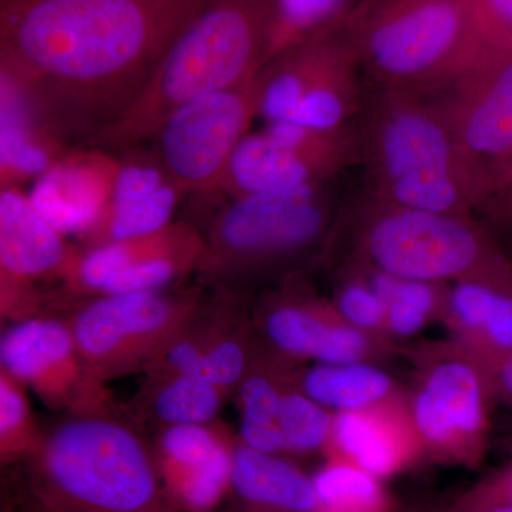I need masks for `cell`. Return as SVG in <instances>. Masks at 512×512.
<instances>
[{
	"mask_svg": "<svg viewBox=\"0 0 512 512\" xmlns=\"http://www.w3.org/2000/svg\"><path fill=\"white\" fill-rule=\"evenodd\" d=\"M335 414L311 399L298 383L286 387L281 406L284 454H311L326 450L332 440Z\"/></svg>",
	"mask_w": 512,
	"mask_h": 512,
	"instance_id": "4dcf8cb0",
	"label": "cell"
},
{
	"mask_svg": "<svg viewBox=\"0 0 512 512\" xmlns=\"http://www.w3.org/2000/svg\"><path fill=\"white\" fill-rule=\"evenodd\" d=\"M227 394L195 373L147 375L144 400L154 420L163 427L214 423Z\"/></svg>",
	"mask_w": 512,
	"mask_h": 512,
	"instance_id": "484cf974",
	"label": "cell"
},
{
	"mask_svg": "<svg viewBox=\"0 0 512 512\" xmlns=\"http://www.w3.org/2000/svg\"><path fill=\"white\" fill-rule=\"evenodd\" d=\"M423 365L409 407L420 448L446 463L476 467L487 450L497 400L493 373L461 343Z\"/></svg>",
	"mask_w": 512,
	"mask_h": 512,
	"instance_id": "30bf717a",
	"label": "cell"
},
{
	"mask_svg": "<svg viewBox=\"0 0 512 512\" xmlns=\"http://www.w3.org/2000/svg\"><path fill=\"white\" fill-rule=\"evenodd\" d=\"M386 407L335 414L328 448L332 457L349 461L382 481L409 466L420 448L416 437L400 431Z\"/></svg>",
	"mask_w": 512,
	"mask_h": 512,
	"instance_id": "603a6c76",
	"label": "cell"
},
{
	"mask_svg": "<svg viewBox=\"0 0 512 512\" xmlns=\"http://www.w3.org/2000/svg\"><path fill=\"white\" fill-rule=\"evenodd\" d=\"M204 249L200 229L173 222L147 237L84 249L77 279L103 295L163 291L198 271Z\"/></svg>",
	"mask_w": 512,
	"mask_h": 512,
	"instance_id": "e0dca14e",
	"label": "cell"
},
{
	"mask_svg": "<svg viewBox=\"0 0 512 512\" xmlns=\"http://www.w3.org/2000/svg\"><path fill=\"white\" fill-rule=\"evenodd\" d=\"M231 493L239 512H316L313 478L279 454L235 443Z\"/></svg>",
	"mask_w": 512,
	"mask_h": 512,
	"instance_id": "7402d4cb",
	"label": "cell"
},
{
	"mask_svg": "<svg viewBox=\"0 0 512 512\" xmlns=\"http://www.w3.org/2000/svg\"><path fill=\"white\" fill-rule=\"evenodd\" d=\"M298 383L333 414L379 409L396 396L392 375L373 362L315 365L298 377Z\"/></svg>",
	"mask_w": 512,
	"mask_h": 512,
	"instance_id": "d4e9b609",
	"label": "cell"
},
{
	"mask_svg": "<svg viewBox=\"0 0 512 512\" xmlns=\"http://www.w3.org/2000/svg\"><path fill=\"white\" fill-rule=\"evenodd\" d=\"M119 167V154L74 147L32 184L30 201L57 231L83 237L109 207Z\"/></svg>",
	"mask_w": 512,
	"mask_h": 512,
	"instance_id": "d6986e66",
	"label": "cell"
},
{
	"mask_svg": "<svg viewBox=\"0 0 512 512\" xmlns=\"http://www.w3.org/2000/svg\"><path fill=\"white\" fill-rule=\"evenodd\" d=\"M443 316L493 373L512 355V286L488 279L448 284Z\"/></svg>",
	"mask_w": 512,
	"mask_h": 512,
	"instance_id": "ffe728a7",
	"label": "cell"
},
{
	"mask_svg": "<svg viewBox=\"0 0 512 512\" xmlns=\"http://www.w3.org/2000/svg\"><path fill=\"white\" fill-rule=\"evenodd\" d=\"M43 431L37 426L28 389L0 370V461L2 466L23 463L36 453Z\"/></svg>",
	"mask_w": 512,
	"mask_h": 512,
	"instance_id": "f546056e",
	"label": "cell"
},
{
	"mask_svg": "<svg viewBox=\"0 0 512 512\" xmlns=\"http://www.w3.org/2000/svg\"><path fill=\"white\" fill-rule=\"evenodd\" d=\"M488 30L500 42H512V0H477Z\"/></svg>",
	"mask_w": 512,
	"mask_h": 512,
	"instance_id": "e575fe53",
	"label": "cell"
},
{
	"mask_svg": "<svg viewBox=\"0 0 512 512\" xmlns=\"http://www.w3.org/2000/svg\"><path fill=\"white\" fill-rule=\"evenodd\" d=\"M274 353V352H272ZM282 356L258 359L249 369L238 389L241 409L239 440L255 450L284 456L281 433V406L286 387L291 384L292 373L281 362Z\"/></svg>",
	"mask_w": 512,
	"mask_h": 512,
	"instance_id": "cb8c5ba5",
	"label": "cell"
},
{
	"mask_svg": "<svg viewBox=\"0 0 512 512\" xmlns=\"http://www.w3.org/2000/svg\"><path fill=\"white\" fill-rule=\"evenodd\" d=\"M0 370L19 380L49 409L82 414L116 409L106 383L93 376L77 348L69 319L42 315L3 332Z\"/></svg>",
	"mask_w": 512,
	"mask_h": 512,
	"instance_id": "5bb4252c",
	"label": "cell"
},
{
	"mask_svg": "<svg viewBox=\"0 0 512 512\" xmlns=\"http://www.w3.org/2000/svg\"><path fill=\"white\" fill-rule=\"evenodd\" d=\"M450 512H512V503L487 497L473 487L461 495Z\"/></svg>",
	"mask_w": 512,
	"mask_h": 512,
	"instance_id": "8d00e7d4",
	"label": "cell"
},
{
	"mask_svg": "<svg viewBox=\"0 0 512 512\" xmlns=\"http://www.w3.org/2000/svg\"><path fill=\"white\" fill-rule=\"evenodd\" d=\"M22 464L32 512H181L153 447L116 409L66 414Z\"/></svg>",
	"mask_w": 512,
	"mask_h": 512,
	"instance_id": "7a4b0ae2",
	"label": "cell"
},
{
	"mask_svg": "<svg viewBox=\"0 0 512 512\" xmlns=\"http://www.w3.org/2000/svg\"><path fill=\"white\" fill-rule=\"evenodd\" d=\"M333 183L302 185L229 200L204 234L197 274L215 291L238 293L249 282L325 255L342 202Z\"/></svg>",
	"mask_w": 512,
	"mask_h": 512,
	"instance_id": "52a82bcc",
	"label": "cell"
},
{
	"mask_svg": "<svg viewBox=\"0 0 512 512\" xmlns=\"http://www.w3.org/2000/svg\"><path fill=\"white\" fill-rule=\"evenodd\" d=\"M349 30L367 87L431 96L497 43L477 0H360Z\"/></svg>",
	"mask_w": 512,
	"mask_h": 512,
	"instance_id": "8992f818",
	"label": "cell"
},
{
	"mask_svg": "<svg viewBox=\"0 0 512 512\" xmlns=\"http://www.w3.org/2000/svg\"><path fill=\"white\" fill-rule=\"evenodd\" d=\"M204 301L198 286L114 293L74 306L67 319L90 372L107 383L146 372Z\"/></svg>",
	"mask_w": 512,
	"mask_h": 512,
	"instance_id": "9c48e42d",
	"label": "cell"
},
{
	"mask_svg": "<svg viewBox=\"0 0 512 512\" xmlns=\"http://www.w3.org/2000/svg\"><path fill=\"white\" fill-rule=\"evenodd\" d=\"M478 211L483 212L494 224L512 231V165L503 181L488 195Z\"/></svg>",
	"mask_w": 512,
	"mask_h": 512,
	"instance_id": "836d02e7",
	"label": "cell"
},
{
	"mask_svg": "<svg viewBox=\"0 0 512 512\" xmlns=\"http://www.w3.org/2000/svg\"><path fill=\"white\" fill-rule=\"evenodd\" d=\"M235 441L220 424L163 427L153 447L165 493L181 512H214L231 493Z\"/></svg>",
	"mask_w": 512,
	"mask_h": 512,
	"instance_id": "ac0fdd59",
	"label": "cell"
},
{
	"mask_svg": "<svg viewBox=\"0 0 512 512\" xmlns=\"http://www.w3.org/2000/svg\"><path fill=\"white\" fill-rule=\"evenodd\" d=\"M478 493L512 503V460L476 485Z\"/></svg>",
	"mask_w": 512,
	"mask_h": 512,
	"instance_id": "d590c367",
	"label": "cell"
},
{
	"mask_svg": "<svg viewBox=\"0 0 512 512\" xmlns=\"http://www.w3.org/2000/svg\"><path fill=\"white\" fill-rule=\"evenodd\" d=\"M255 117L256 76L178 107L151 140L154 153L185 195L217 194Z\"/></svg>",
	"mask_w": 512,
	"mask_h": 512,
	"instance_id": "7c38bea8",
	"label": "cell"
},
{
	"mask_svg": "<svg viewBox=\"0 0 512 512\" xmlns=\"http://www.w3.org/2000/svg\"><path fill=\"white\" fill-rule=\"evenodd\" d=\"M349 0H278L269 57L316 30L345 18Z\"/></svg>",
	"mask_w": 512,
	"mask_h": 512,
	"instance_id": "1f68e13d",
	"label": "cell"
},
{
	"mask_svg": "<svg viewBox=\"0 0 512 512\" xmlns=\"http://www.w3.org/2000/svg\"><path fill=\"white\" fill-rule=\"evenodd\" d=\"M366 276L377 295L386 303V333L394 338L407 339L416 336L437 313H443L448 284L410 281L355 268Z\"/></svg>",
	"mask_w": 512,
	"mask_h": 512,
	"instance_id": "4316f807",
	"label": "cell"
},
{
	"mask_svg": "<svg viewBox=\"0 0 512 512\" xmlns=\"http://www.w3.org/2000/svg\"><path fill=\"white\" fill-rule=\"evenodd\" d=\"M356 128L373 197L441 214L478 211L480 197L433 96L369 89Z\"/></svg>",
	"mask_w": 512,
	"mask_h": 512,
	"instance_id": "5b68a950",
	"label": "cell"
},
{
	"mask_svg": "<svg viewBox=\"0 0 512 512\" xmlns=\"http://www.w3.org/2000/svg\"><path fill=\"white\" fill-rule=\"evenodd\" d=\"M210 0H0V76L70 147L119 120Z\"/></svg>",
	"mask_w": 512,
	"mask_h": 512,
	"instance_id": "6da1fadb",
	"label": "cell"
},
{
	"mask_svg": "<svg viewBox=\"0 0 512 512\" xmlns=\"http://www.w3.org/2000/svg\"><path fill=\"white\" fill-rule=\"evenodd\" d=\"M431 96L446 114L481 207L512 165V42L488 46Z\"/></svg>",
	"mask_w": 512,
	"mask_h": 512,
	"instance_id": "8fae6325",
	"label": "cell"
},
{
	"mask_svg": "<svg viewBox=\"0 0 512 512\" xmlns=\"http://www.w3.org/2000/svg\"><path fill=\"white\" fill-rule=\"evenodd\" d=\"M367 92L349 15L279 50L256 74V107L266 123L349 126L362 113Z\"/></svg>",
	"mask_w": 512,
	"mask_h": 512,
	"instance_id": "ba28073f",
	"label": "cell"
},
{
	"mask_svg": "<svg viewBox=\"0 0 512 512\" xmlns=\"http://www.w3.org/2000/svg\"><path fill=\"white\" fill-rule=\"evenodd\" d=\"M185 197V192L174 181H170L141 200L107 208L100 221L79 241L83 248H92L110 242L147 237L173 224L175 211Z\"/></svg>",
	"mask_w": 512,
	"mask_h": 512,
	"instance_id": "83f0119b",
	"label": "cell"
},
{
	"mask_svg": "<svg viewBox=\"0 0 512 512\" xmlns=\"http://www.w3.org/2000/svg\"><path fill=\"white\" fill-rule=\"evenodd\" d=\"M80 249L33 207L22 188L0 190V311L20 322L46 312L40 284L60 285L72 272Z\"/></svg>",
	"mask_w": 512,
	"mask_h": 512,
	"instance_id": "9a60e30c",
	"label": "cell"
},
{
	"mask_svg": "<svg viewBox=\"0 0 512 512\" xmlns=\"http://www.w3.org/2000/svg\"><path fill=\"white\" fill-rule=\"evenodd\" d=\"M276 9L278 0H210L133 103L89 147L134 150L153 140L178 107L256 76L271 50Z\"/></svg>",
	"mask_w": 512,
	"mask_h": 512,
	"instance_id": "3957f363",
	"label": "cell"
},
{
	"mask_svg": "<svg viewBox=\"0 0 512 512\" xmlns=\"http://www.w3.org/2000/svg\"><path fill=\"white\" fill-rule=\"evenodd\" d=\"M340 272L342 282L333 302L336 312L353 328L383 338L387 335L386 303L362 272L353 268H342Z\"/></svg>",
	"mask_w": 512,
	"mask_h": 512,
	"instance_id": "d6a6232c",
	"label": "cell"
},
{
	"mask_svg": "<svg viewBox=\"0 0 512 512\" xmlns=\"http://www.w3.org/2000/svg\"><path fill=\"white\" fill-rule=\"evenodd\" d=\"M359 164L356 123L315 128L301 124L266 123L259 133L247 134L229 161L220 192L229 200L332 183L346 168Z\"/></svg>",
	"mask_w": 512,
	"mask_h": 512,
	"instance_id": "4fadbf2b",
	"label": "cell"
},
{
	"mask_svg": "<svg viewBox=\"0 0 512 512\" xmlns=\"http://www.w3.org/2000/svg\"><path fill=\"white\" fill-rule=\"evenodd\" d=\"M338 252L342 266L410 281L512 286V262L473 215L400 207L365 190L340 207L325 255Z\"/></svg>",
	"mask_w": 512,
	"mask_h": 512,
	"instance_id": "277c9868",
	"label": "cell"
},
{
	"mask_svg": "<svg viewBox=\"0 0 512 512\" xmlns=\"http://www.w3.org/2000/svg\"><path fill=\"white\" fill-rule=\"evenodd\" d=\"M312 478L316 512H397L382 480L342 458L330 457Z\"/></svg>",
	"mask_w": 512,
	"mask_h": 512,
	"instance_id": "f1b7e54d",
	"label": "cell"
},
{
	"mask_svg": "<svg viewBox=\"0 0 512 512\" xmlns=\"http://www.w3.org/2000/svg\"><path fill=\"white\" fill-rule=\"evenodd\" d=\"M72 148L19 87L0 76V190L35 183Z\"/></svg>",
	"mask_w": 512,
	"mask_h": 512,
	"instance_id": "44dd1931",
	"label": "cell"
},
{
	"mask_svg": "<svg viewBox=\"0 0 512 512\" xmlns=\"http://www.w3.org/2000/svg\"><path fill=\"white\" fill-rule=\"evenodd\" d=\"M258 318L269 350L285 359L339 365L373 362L382 353L383 338L346 323L333 303L313 296L298 274L266 296Z\"/></svg>",
	"mask_w": 512,
	"mask_h": 512,
	"instance_id": "2e32d148",
	"label": "cell"
},
{
	"mask_svg": "<svg viewBox=\"0 0 512 512\" xmlns=\"http://www.w3.org/2000/svg\"><path fill=\"white\" fill-rule=\"evenodd\" d=\"M493 380L495 399L512 404V355L498 366Z\"/></svg>",
	"mask_w": 512,
	"mask_h": 512,
	"instance_id": "74e56055",
	"label": "cell"
}]
</instances>
